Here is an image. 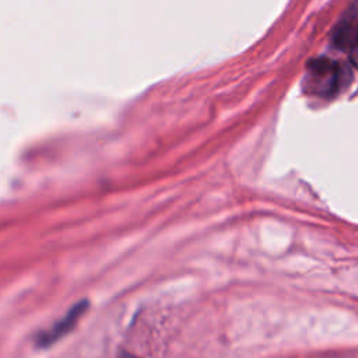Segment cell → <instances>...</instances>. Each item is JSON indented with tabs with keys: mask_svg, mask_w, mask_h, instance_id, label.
Listing matches in <instances>:
<instances>
[{
	"mask_svg": "<svg viewBox=\"0 0 358 358\" xmlns=\"http://www.w3.org/2000/svg\"><path fill=\"white\" fill-rule=\"evenodd\" d=\"M350 81V73L344 66L327 57L312 59L306 64L305 88L320 96H333Z\"/></svg>",
	"mask_w": 358,
	"mask_h": 358,
	"instance_id": "cell-1",
	"label": "cell"
},
{
	"mask_svg": "<svg viewBox=\"0 0 358 358\" xmlns=\"http://www.w3.org/2000/svg\"><path fill=\"white\" fill-rule=\"evenodd\" d=\"M333 43L345 52L351 62L358 67V1L341 15L333 29Z\"/></svg>",
	"mask_w": 358,
	"mask_h": 358,
	"instance_id": "cell-2",
	"label": "cell"
},
{
	"mask_svg": "<svg viewBox=\"0 0 358 358\" xmlns=\"http://www.w3.org/2000/svg\"><path fill=\"white\" fill-rule=\"evenodd\" d=\"M85 309H87V303L85 302H80V303L74 305L53 326L46 329L43 333H41V336L36 340L38 344L42 345V347H48V345L56 343L57 340H60L62 337H64L67 333H70L76 327V324L78 323L80 317L84 315Z\"/></svg>",
	"mask_w": 358,
	"mask_h": 358,
	"instance_id": "cell-3",
	"label": "cell"
},
{
	"mask_svg": "<svg viewBox=\"0 0 358 358\" xmlns=\"http://www.w3.org/2000/svg\"><path fill=\"white\" fill-rule=\"evenodd\" d=\"M122 358H134V357H131V355H123Z\"/></svg>",
	"mask_w": 358,
	"mask_h": 358,
	"instance_id": "cell-4",
	"label": "cell"
}]
</instances>
